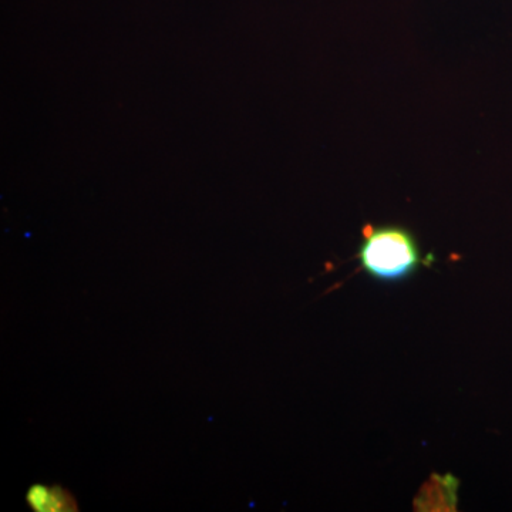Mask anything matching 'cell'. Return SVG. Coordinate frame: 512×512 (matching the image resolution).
Masks as SVG:
<instances>
[{"label": "cell", "instance_id": "obj_2", "mask_svg": "<svg viewBox=\"0 0 512 512\" xmlns=\"http://www.w3.org/2000/svg\"><path fill=\"white\" fill-rule=\"evenodd\" d=\"M460 480L453 474H431L414 498V511H456Z\"/></svg>", "mask_w": 512, "mask_h": 512}, {"label": "cell", "instance_id": "obj_1", "mask_svg": "<svg viewBox=\"0 0 512 512\" xmlns=\"http://www.w3.org/2000/svg\"><path fill=\"white\" fill-rule=\"evenodd\" d=\"M357 258L370 278L389 284L412 278L427 264L416 235L402 225H366Z\"/></svg>", "mask_w": 512, "mask_h": 512}, {"label": "cell", "instance_id": "obj_3", "mask_svg": "<svg viewBox=\"0 0 512 512\" xmlns=\"http://www.w3.org/2000/svg\"><path fill=\"white\" fill-rule=\"evenodd\" d=\"M26 504L33 512L79 511L76 497L59 484H33L26 493Z\"/></svg>", "mask_w": 512, "mask_h": 512}]
</instances>
